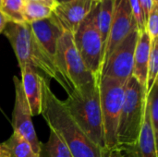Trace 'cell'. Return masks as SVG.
<instances>
[{"label": "cell", "mask_w": 158, "mask_h": 157, "mask_svg": "<svg viewBox=\"0 0 158 157\" xmlns=\"http://www.w3.org/2000/svg\"><path fill=\"white\" fill-rule=\"evenodd\" d=\"M50 130L67 145L73 157H106V152L97 147L72 118L62 100L51 91L49 81H43L42 113Z\"/></svg>", "instance_id": "6da1fadb"}, {"label": "cell", "mask_w": 158, "mask_h": 157, "mask_svg": "<svg viewBox=\"0 0 158 157\" xmlns=\"http://www.w3.org/2000/svg\"><path fill=\"white\" fill-rule=\"evenodd\" d=\"M153 1H154V3H155V4H157L158 5V0H153Z\"/></svg>", "instance_id": "4dcf8cb0"}, {"label": "cell", "mask_w": 158, "mask_h": 157, "mask_svg": "<svg viewBox=\"0 0 158 157\" xmlns=\"http://www.w3.org/2000/svg\"><path fill=\"white\" fill-rule=\"evenodd\" d=\"M53 14V9L49 6L43 5L39 2L32 0H25L22 17L25 23H32L38 20H42L50 18Z\"/></svg>", "instance_id": "d6986e66"}, {"label": "cell", "mask_w": 158, "mask_h": 157, "mask_svg": "<svg viewBox=\"0 0 158 157\" xmlns=\"http://www.w3.org/2000/svg\"><path fill=\"white\" fill-rule=\"evenodd\" d=\"M145 102V90L135 78L130 77L124 86V99L117 132V147L129 148L136 144L143 122Z\"/></svg>", "instance_id": "277c9868"}, {"label": "cell", "mask_w": 158, "mask_h": 157, "mask_svg": "<svg viewBox=\"0 0 158 157\" xmlns=\"http://www.w3.org/2000/svg\"><path fill=\"white\" fill-rule=\"evenodd\" d=\"M8 21H9L8 19H7V18L6 17V15L0 10V33L3 32V31H4V29L6 28V24H7Z\"/></svg>", "instance_id": "4316f807"}, {"label": "cell", "mask_w": 158, "mask_h": 157, "mask_svg": "<svg viewBox=\"0 0 158 157\" xmlns=\"http://www.w3.org/2000/svg\"><path fill=\"white\" fill-rule=\"evenodd\" d=\"M129 149L134 157H157V138L155 135L146 105L138 141L134 146L129 147Z\"/></svg>", "instance_id": "9a60e30c"}, {"label": "cell", "mask_w": 158, "mask_h": 157, "mask_svg": "<svg viewBox=\"0 0 158 157\" xmlns=\"http://www.w3.org/2000/svg\"><path fill=\"white\" fill-rule=\"evenodd\" d=\"M31 30L40 45L54 60L57 42L64 32L59 23L52 15L50 18L29 24Z\"/></svg>", "instance_id": "4fadbf2b"}, {"label": "cell", "mask_w": 158, "mask_h": 157, "mask_svg": "<svg viewBox=\"0 0 158 157\" xmlns=\"http://www.w3.org/2000/svg\"><path fill=\"white\" fill-rule=\"evenodd\" d=\"M95 6L73 33V41L86 68L99 81L104 46L95 24Z\"/></svg>", "instance_id": "52a82bcc"}, {"label": "cell", "mask_w": 158, "mask_h": 157, "mask_svg": "<svg viewBox=\"0 0 158 157\" xmlns=\"http://www.w3.org/2000/svg\"><path fill=\"white\" fill-rule=\"evenodd\" d=\"M15 86V104L12 112V127L13 131L18 132L31 144L33 152L38 155L40 151V143L31 120V113L25 97L21 81L17 76L13 77Z\"/></svg>", "instance_id": "9c48e42d"}, {"label": "cell", "mask_w": 158, "mask_h": 157, "mask_svg": "<svg viewBox=\"0 0 158 157\" xmlns=\"http://www.w3.org/2000/svg\"><path fill=\"white\" fill-rule=\"evenodd\" d=\"M135 27L137 26L132 17L130 1L115 0L113 18L104 50L102 67L108 56L115 50V48L127 37V35Z\"/></svg>", "instance_id": "30bf717a"}, {"label": "cell", "mask_w": 158, "mask_h": 157, "mask_svg": "<svg viewBox=\"0 0 158 157\" xmlns=\"http://www.w3.org/2000/svg\"><path fill=\"white\" fill-rule=\"evenodd\" d=\"M95 1H97V2H98V1H100V0H95Z\"/></svg>", "instance_id": "d6a6232c"}, {"label": "cell", "mask_w": 158, "mask_h": 157, "mask_svg": "<svg viewBox=\"0 0 158 157\" xmlns=\"http://www.w3.org/2000/svg\"><path fill=\"white\" fill-rule=\"evenodd\" d=\"M54 63L57 72L63 78L70 92L96 81L93 74L86 68L75 46L73 33L69 31H64L60 36L57 42Z\"/></svg>", "instance_id": "5b68a950"}, {"label": "cell", "mask_w": 158, "mask_h": 157, "mask_svg": "<svg viewBox=\"0 0 158 157\" xmlns=\"http://www.w3.org/2000/svg\"><path fill=\"white\" fill-rule=\"evenodd\" d=\"M2 145L8 152L9 157H38L28 141L15 131Z\"/></svg>", "instance_id": "ac0fdd59"}, {"label": "cell", "mask_w": 158, "mask_h": 157, "mask_svg": "<svg viewBox=\"0 0 158 157\" xmlns=\"http://www.w3.org/2000/svg\"><path fill=\"white\" fill-rule=\"evenodd\" d=\"M138 1H139V4L141 6V8L143 10V16H144L145 21H146V19L149 16V14H150L151 10L153 9L154 6L157 5V4H155L153 0H138Z\"/></svg>", "instance_id": "484cf974"}, {"label": "cell", "mask_w": 158, "mask_h": 157, "mask_svg": "<svg viewBox=\"0 0 158 157\" xmlns=\"http://www.w3.org/2000/svg\"><path fill=\"white\" fill-rule=\"evenodd\" d=\"M129 1H130L133 19L136 23L137 29L139 30V31H141L144 30L145 28V19H144L143 10L141 8V6L138 0H129Z\"/></svg>", "instance_id": "cb8c5ba5"}, {"label": "cell", "mask_w": 158, "mask_h": 157, "mask_svg": "<svg viewBox=\"0 0 158 157\" xmlns=\"http://www.w3.org/2000/svg\"><path fill=\"white\" fill-rule=\"evenodd\" d=\"M98 84V81H94L72 90L63 103L88 138L102 151L106 152Z\"/></svg>", "instance_id": "3957f363"}, {"label": "cell", "mask_w": 158, "mask_h": 157, "mask_svg": "<svg viewBox=\"0 0 158 157\" xmlns=\"http://www.w3.org/2000/svg\"><path fill=\"white\" fill-rule=\"evenodd\" d=\"M0 157H9L8 152L5 149V147L2 145V143L0 144Z\"/></svg>", "instance_id": "f1b7e54d"}, {"label": "cell", "mask_w": 158, "mask_h": 157, "mask_svg": "<svg viewBox=\"0 0 158 157\" xmlns=\"http://www.w3.org/2000/svg\"><path fill=\"white\" fill-rule=\"evenodd\" d=\"M3 33L14 50L19 68L30 65L41 74L43 73L44 77L48 81L51 79L55 80L63 87L67 93H70L67 83L57 72L54 60L35 39L28 23L8 21Z\"/></svg>", "instance_id": "7a4b0ae2"}, {"label": "cell", "mask_w": 158, "mask_h": 157, "mask_svg": "<svg viewBox=\"0 0 158 157\" xmlns=\"http://www.w3.org/2000/svg\"><path fill=\"white\" fill-rule=\"evenodd\" d=\"M98 85L105 145L106 150L109 151L118 145L117 132L124 99L125 83L112 78L102 77Z\"/></svg>", "instance_id": "8992f818"}, {"label": "cell", "mask_w": 158, "mask_h": 157, "mask_svg": "<svg viewBox=\"0 0 158 157\" xmlns=\"http://www.w3.org/2000/svg\"><path fill=\"white\" fill-rule=\"evenodd\" d=\"M152 41L145 30L139 31V37L134 52L132 77L141 84L146 92L147 68L151 50Z\"/></svg>", "instance_id": "5bb4252c"}, {"label": "cell", "mask_w": 158, "mask_h": 157, "mask_svg": "<svg viewBox=\"0 0 158 157\" xmlns=\"http://www.w3.org/2000/svg\"><path fill=\"white\" fill-rule=\"evenodd\" d=\"M146 108L156 137H158V81L146 94Z\"/></svg>", "instance_id": "ffe728a7"}, {"label": "cell", "mask_w": 158, "mask_h": 157, "mask_svg": "<svg viewBox=\"0 0 158 157\" xmlns=\"http://www.w3.org/2000/svg\"><path fill=\"white\" fill-rule=\"evenodd\" d=\"M19 68L21 72L20 81L22 89L31 116H39L42 113L43 81L44 77L35 68L30 65H25Z\"/></svg>", "instance_id": "7c38bea8"}, {"label": "cell", "mask_w": 158, "mask_h": 157, "mask_svg": "<svg viewBox=\"0 0 158 157\" xmlns=\"http://www.w3.org/2000/svg\"><path fill=\"white\" fill-rule=\"evenodd\" d=\"M96 2L95 0H72L59 4L55 6L52 15L65 31L74 33Z\"/></svg>", "instance_id": "8fae6325"}, {"label": "cell", "mask_w": 158, "mask_h": 157, "mask_svg": "<svg viewBox=\"0 0 158 157\" xmlns=\"http://www.w3.org/2000/svg\"><path fill=\"white\" fill-rule=\"evenodd\" d=\"M32 1L39 2V3H41V4H43V5H45V6H49V7H50V8H52V9H54V8H55V6H56V1H55V0H32Z\"/></svg>", "instance_id": "83f0119b"}, {"label": "cell", "mask_w": 158, "mask_h": 157, "mask_svg": "<svg viewBox=\"0 0 158 157\" xmlns=\"http://www.w3.org/2000/svg\"><path fill=\"white\" fill-rule=\"evenodd\" d=\"M114 2L115 0H100L95 6V24L101 35L104 50L112 22Z\"/></svg>", "instance_id": "2e32d148"}, {"label": "cell", "mask_w": 158, "mask_h": 157, "mask_svg": "<svg viewBox=\"0 0 158 157\" xmlns=\"http://www.w3.org/2000/svg\"><path fill=\"white\" fill-rule=\"evenodd\" d=\"M1 3H2V0H0V6H1Z\"/></svg>", "instance_id": "1f68e13d"}, {"label": "cell", "mask_w": 158, "mask_h": 157, "mask_svg": "<svg viewBox=\"0 0 158 157\" xmlns=\"http://www.w3.org/2000/svg\"><path fill=\"white\" fill-rule=\"evenodd\" d=\"M144 30L148 33L151 41L158 38V5H155L145 21Z\"/></svg>", "instance_id": "603a6c76"}, {"label": "cell", "mask_w": 158, "mask_h": 157, "mask_svg": "<svg viewBox=\"0 0 158 157\" xmlns=\"http://www.w3.org/2000/svg\"><path fill=\"white\" fill-rule=\"evenodd\" d=\"M38 157H73L64 142L52 130L45 143H40Z\"/></svg>", "instance_id": "e0dca14e"}, {"label": "cell", "mask_w": 158, "mask_h": 157, "mask_svg": "<svg viewBox=\"0 0 158 157\" xmlns=\"http://www.w3.org/2000/svg\"><path fill=\"white\" fill-rule=\"evenodd\" d=\"M55 1H56V5H59V4H65V3L70 2L72 0H55Z\"/></svg>", "instance_id": "f546056e"}, {"label": "cell", "mask_w": 158, "mask_h": 157, "mask_svg": "<svg viewBox=\"0 0 158 157\" xmlns=\"http://www.w3.org/2000/svg\"><path fill=\"white\" fill-rule=\"evenodd\" d=\"M138 37L139 30L135 27L106 60L101 69L100 78L108 77L125 83L131 77Z\"/></svg>", "instance_id": "ba28073f"}, {"label": "cell", "mask_w": 158, "mask_h": 157, "mask_svg": "<svg viewBox=\"0 0 158 157\" xmlns=\"http://www.w3.org/2000/svg\"><path fill=\"white\" fill-rule=\"evenodd\" d=\"M106 157H134L129 148L116 147L112 150L106 151Z\"/></svg>", "instance_id": "d4e9b609"}, {"label": "cell", "mask_w": 158, "mask_h": 157, "mask_svg": "<svg viewBox=\"0 0 158 157\" xmlns=\"http://www.w3.org/2000/svg\"><path fill=\"white\" fill-rule=\"evenodd\" d=\"M25 0H2L0 10L6 15L9 21L24 22L22 10Z\"/></svg>", "instance_id": "7402d4cb"}, {"label": "cell", "mask_w": 158, "mask_h": 157, "mask_svg": "<svg viewBox=\"0 0 158 157\" xmlns=\"http://www.w3.org/2000/svg\"><path fill=\"white\" fill-rule=\"evenodd\" d=\"M158 75V38L152 41L151 50L147 68V83H146V94L149 93L153 85L157 81Z\"/></svg>", "instance_id": "44dd1931"}]
</instances>
